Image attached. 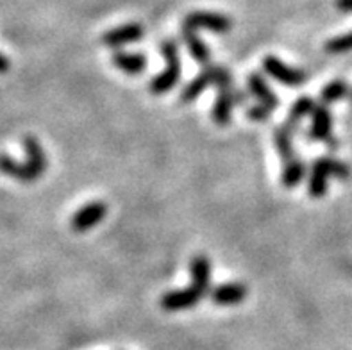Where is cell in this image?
Masks as SVG:
<instances>
[{"mask_svg":"<svg viewBox=\"0 0 352 350\" xmlns=\"http://www.w3.org/2000/svg\"><path fill=\"white\" fill-rule=\"evenodd\" d=\"M183 27L193 29V31L208 29V31L217 32V34H223V32L231 31L232 22L231 18L226 17V14L211 13V11H195V13L186 14V18L183 20Z\"/></svg>","mask_w":352,"mask_h":350,"instance_id":"277c9868","label":"cell"},{"mask_svg":"<svg viewBox=\"0 0 352 350\" xmlns=\"http://www.w3.org/2000/svg\"><path fill=\"white\" fill-rule=\"evenodd\" d=\"M247 95L241 94L240 89L223 88L219 89V95H217V100H214L213 107V122L217 125H228L231 122V111L232 107L238 106V104L245 102Z\"/></svg>","mask_w":352,"mask_h":350,"instance_id":"8992f818","label":"cell"},{"mask_svg":"<svg viewBox=\"0 0 352 350\" xmlns=\"http://www.w3.org/2000/svg\"><path fill=\"white\" fill-rule=\"evenodd\" d=\"M211 85H214L219 89L231 88V72H229L228 68L219 67V65H208V67H204V70H202L201 74L183 89V94H181V102H193V100Z\"/></svg>","mask_w":352,"mask_h":350,"instance_id":"3957f363","label":"cell"},{"mask_svg":"<svg viewBox=\"0 0 352 350\" xmlns=\"http://www.w3.org/2000/svg\"><path fill=\"white\" fill-rule=\"evenodd\" d=\"M145 34L142 23H125V25L111 29L109 32L102 36V43L111 49H118L122 45L133 43V41H140Z\"/></svg>","mask_w":352,"mask_h":350,"instance_id":"30bf717a","label":"cell"},{"mask_svg":"<svg viewBox=\"0 0 352 350\" xmlns=\"http://www.w3.org/2000/svg\"><path fill=\"white\" fill-rule=\"evenodd\" d=\"M327 181H329V173L322 168L320 164L313 163L311 175L308 182V193L313 199H322L327 193Z\"/></svg>","mask_w":352,"mask_h":350,"instance_id":"e0dca14e","label":"cell"},{"mask_svg":"<svg viewBox=\"0 0 352 350\" xmlns=\"http://www.w3.org/2000/svg\"><path fill=\"white\" fill-rule=\"evenodd\" d=\"M297 131V127L290 124H285L281 127L276 129L274 133V143H276V149L279 152V155L283 157V161H290L295 157L294 151V134Z\"/></svg>","mask_w":352,"mask_h":350,"instance_id":"9a60e30c","label":"cell"},{"mask_svg":"<svg viewBox=\"0 0 352 350\" xmlns=\"http://www.w3.org/2000/svg\"><path fill=\"white\" fill-rule=\"evenodd\" d=\"M347 94L349 86L345 80H333V83H329L326 88L322 89L320 102L327 106V104H333L336 102V100H340V98H344Z\"/></svg>","mask_w":352,"mask_h":350,"instance_id":"44dd1931","label":"cell"},{"mask_svg":"<svg viewBox=\"0 0 352 350\" xmlns=\"http://www.w3.org/2000/svg\"><path fill=\"white\" fill-rule=\"evenodd\" d=\"M208 293L202 292L197 286H188L184 289H177V292H168L161 297V307L165 311H184L195 307Z\"/></svg>","mask_w":352,"mask_h":350,"instance_id":"5b68a950","label":"cell"},{"mask_svg":"<svg viewBox=\"0 0 352 350\" xmlns=\"http://www.w3.org/2000/svg\"><path fill=\"white\" fill-rule=\"evenodd\" d=\"M315 102H313L311 98L309 97H300L297 102L292 106L290 113H288V120H286V124L294 125V127H299L300 120L304 118V116H308L309 113L315 111Z\"/></svg>","mask_w":352,"mask_h":350,"instance_id":"d6986e66","label":"cell"},{"mask_svg":"<svg viewBox=\"0 0 352 350\" xmlns=\"http://www.w3.org/2000/svg\"><path fill=\"white\" fill-rule=\"evenodd\" d=\"M336 8L344 13H351L352 11V0H336Z\"/></svg>","mask_w":352,"mask_h":350,"instance_id":"cb8c5ba5","label":"cell"},{"mask_svg":"<svg viewBox=\"0 0 352 350\" xmlns=\"http://www.w3.org/2000/svg\"><path fill=\"white\" fill-rule=\"evenodd\" d=\"M181 36H183V41L184 45H186L188 52L192 54L193 59H195L199 65H202V67H208V65H211V54H210V49L206 47L204 41L197 36V31H193V29H186V27H183L181 29Z\"/></svg>","mask_w":352,"mask_h":350,"instance_id":"4fadbf2b","label":"cell"},{"mask_svg":"<svg viewBox=\"0 0 352 350\" xmlns=\"http://www.w3.org/2000/svg\"><path fill=\"white\" fill-rule=\"evenodd\" d=\"M163 58L166 59V68L161 72L160 76L152 79L148 85L151 91L154 95L168 94L170 89L174 88L181 79V58H179V47L174 40L161 41L160 47Z\"/></svg>","mask_w":352,"mask_h":350,"instance_id":"7a4b0ae2","label":"cell"},{"mask_svg":"<svg viewBox=\"0 0 352 350\" xmlns=\"http://www.w3.org/2000/svg\"><path fill=\"white\" fill-rule=\"evenodd\" d=\"M315 163L320 164L322 168L329 173V177H336V179H342V181H345V179H349V175H351V168H349L344 161L333 160V157H318Z\"/></svg>","mask_w":352,"mask_h":350,"instance_id":"ffe728a7","label":"cell"},{"mask_svg":"<svg viewBox=\"0 0 352 350\" xmlns=\"http://www.w3.org/2000/svg\"><path fill=\"white\" fill-rule=\"evenodd\" d=\"M326 50L329 54H344L352 50V32H347L344 36H336L331 41H327Z\"/></svg>","mask_w":352,"mask_h":350,"instance_id":"7402d4cb","label":"cell"},{"mask_svg":"<svg viewBox=\"0 0 352 350\" xmlns=\"http://www.w3.org/2000/svg\"><path fill=\"white\" fill-rule=\"evenodd\" d=\"M113 65L120 68L122 72L127 74H142L147 67V58L143 54H129V52H115L113 54Z\"/></svg>","mask_w":352,"mask_h":350,"instance_id":"2e32d148","label":"cell"},{"mask_svg":"<svg viewBox=\"0 0 352 350\" xmlns=\"http://www.w3.org/2000/svg\"><path fill=\"white\" fill-rule=\"evenodd\" d=\"M351 100H352V91H351Z\"/></svg>","mask_w":352,"mask_h":350,"instance_id":"484cf974","label":"cell"},{"mask_svg":"<svg viewBox=\"0 0 352 350\" xmlns=\"http://www.w3.org/2000/svg\"><path fill=\"white\" fill-rule=\"evenodd\" d=\"M211 300L217 306H238L245 300L247 286L241 283H226L210 292Z\"/></svg>","mask_w":352,"mask_h":350,"instance_id":"8fae6325","label":"cell"},{"mask_svg":"<svg viewBox=\"0 0 352 350\" xmlns=\"http://www.w3.org/2000/svg\"><path fill=\"white\" fill-rule=\"evenodd\" d=\"M23 146L27 154L25 163H18L11 155L0 154V172L20 182H34L47 170V155L40 140L31 134L23 136Z\"/></svg>","mask_w":352,"mask_h":350,"instance_id":"6da1fadb","label":"cell"},{"mask_svg":"<svg viewBox=\"0 0 352 350\" xmlns=\"http://www.w3.org/2000/svg\"><path fill=\"white\" fill-rule=\"evenodd\" d=\"M311 131H309V138L311 140H320V142H326L329 145L331 151L338 149V140L331 136V125H333V120H331V113L327 109L326 104H318L315 107V111L311 113Z\"/></svg>","mask_w":352,"mask_h":350,"instance_id":"ba28073f","label":"cell"},{"mask_svg":"<svg viewBox=\"0 0 352 350\" xmlns=\"http://www.w3.org/2000/svg\"><path fill=\"white\" fill-rule=\"evenodd\" d=\"M106 213H107V208L104 202H100V200L89 202V204H86L85 208H80L79 211L74 213L70 222L72 229H74L76 232L89 231V229H94L95 226H98V223L102 222Z\"/></svg>","mask_w":352,"mask_h":350,"instance_id":"52a82bcc","label":"cell"},{"mask_svg":"<svg viewBox=\"0 0 352 350\" xmlns=\"http://www.w3.org/2000/svg\"><path fill=\"white\" fill-rule=\"evenodd\" d=\"M11 68V63H9V58H6L4 54H0V74H4Z\"/></svg>","mask_w":352,"mask_h":350,"instance_id":"d4e9b609","label":"cell"},{"mask_svg":"<svg viewBox=\"0 0 352 350\" xmlns=\"http://www.w3.org/2000/svg\"><path fill=\"white\" fill-rule=\"evenodd\" d=\"M306 175V166H304L302 161L295 155L294 160L286 161L285 170H283V186L286 188H295Z\"/></svg>","mask_w":352,"mask_h":350,"instance_id":"ac0fdd59","label":"cell"},{"mask_svg":"<svg viewBox=\"0 0 352 350\" xmlns=\"http://www.w3.org/2000/svg\"><path fill=\"white\" fill-rule=\"evenodd\" d=\"M270 109H267L265 106H261V104H256V106H252L250 109H247V118L252 120V122H265V120H268V116H270Z\"/></svg>","mask_w":352,"mask_h":350,"instance_id":"603a6c76","label":"cell"},{"mask_svg":"<svg viewBox=\"0 0 352 350\" xmlns=\"http://www.w3.org/2000/svg\"><path fill=\"white\" fill-rule=\"evenodd\" d=\"M190 274H192V284L201 288L202 292L210 293L211 284V263L206 256H195L190 261Z\"/></svg>","mask_w":352,"mask_h":350,"instance_id":"5bb4252c","label":"cell"},{"mask_svg":"<svg viewBox=\"0 0 352 350\" xmlns=\"http://www.w3.org/2000/svg\"><path fill=\"white\" fill-rule=\"evenodd\" d=\"M263 68L268 76H272L274 79L286 86H300L306 80V74L302 70L286 67L281 59L274 58V56H267L263 59Z\"/></svg>","mask_w":352,"mask_h":350,"instance_id":"9c48e42d","label":"cell"},{"mask_svg":"<svg viewBox=\"0 0 352 350\" xmlns=\"http://www.w3.org/2000/svg\"><path fill=\"white\" fill-rule=\"evenodd\" d=\"M247 83H249L250 94L254 95V97L259 100L258 104L265 106L267 109H270V111H274V109L279 106V98L272 94V89H270V86L267 85V80L259 76V74H256V72L254 74H250Z\"/></svg>","mask_w":352,"mask_h":350,"instance_id":"7c38bea8","label":"cell"}]
</instances>
